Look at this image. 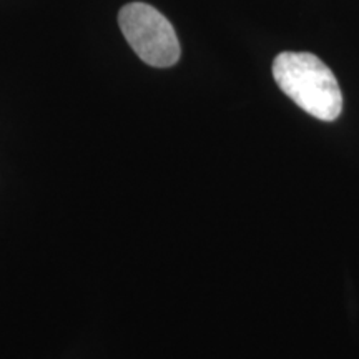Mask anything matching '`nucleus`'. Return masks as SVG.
Instances as JSON below:
<instances>
[{"label":"nucleus","mask_w":359,"mask_h":359,"mask_svg":"<svg viewBox=\"0 0 359 359\" xmlns=\"http://www.w3.org/2000/svg\"><path fill=\"white\" fill-rule=\"evenodd\" d=\"M273 77L299 109L323 122H333L343 110V93L334 74L308 52H283L273 62Z\"/></svg>","instance_id":"1"},{"label":"nucleus","mask_w":359,"mask_h":359,"mask_svg":"<svg viewBox=\"0 0 359 359\" xmlns=\"http://www.w3.org/2000/svg\"><path fill=\"white\" fill-rule=\"evenodd\" d=\"M120 29L143 62L151 67H172L180 58V42L167 17L148 4L133 2L118 13Z\"/></svg>","instance_id":"2"}]
</instances>
